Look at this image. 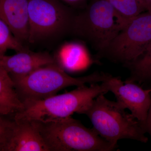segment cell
<instances>
[{
    "label": "cell",
    "instance_id": "cell-3",
    "mask_svg": "<svg viewBox=\"0 0 151 151\" xmlns=\"http://www.w3.org/2000/svg\"><path fill=\"white\" fill-rule=\"evenodd\" d=\"M32 121L49 151H111L118 147L71 116L51 122Z\"/></svg>",
    "mask_w": 151,
    "mask_h": 151
},
{
    "label": "cell",
    "instance_id": "cell-16",
    "mask_svg": "<svg viewBox=\"0 0 151 151\" xmlns=\"http://www.w3.org/2000/svg\"><path fill=\"white\" fill-rule=\"evenodd\" d=\"M9 50L18 52L27 49L17 40L9 27L0 19V55L5 54Z\"/></svg>",
    "mask_w": 151,
    "mask_h": 151
},
{
    "label": "cell",
    "instance_id": "cell-17",
    "mask_svg": "<svg viewBox=\"0 0 151 151\" xmlns=\"http://www.w3.org/2000/svg\"><path fill=\"white\" fill-rule=\"evenodd\" d=\"M15 125L13 117L0 114V151H7Z\"/></svg>",
    "mask_w": 151,
    "mask_h": 151
},
{
    "label": "cell",
    "instance_id": "cell-11",
    "mask_svg": "<svg viewBox=\"0 0 151 151\" xmlns=\"http://www.w3.org/2000/svg\"><path fill=\"white\" fill-rule=\"evenodd\" d=\"M15 121L7 151H49L34 122L27 120Z\"/></svg>",
    "mask_w": 151,
    "mask_h": 151
},
{
    "label": "cell",
    "instance_id": "cell-22",
    "mask_svg": "<svg viewBox=\"0 0 151 151\" xmlns=\"http://www.w3.org/2000/svg\"><path fill=\"white\" fill-rule=\"evenodd\" d=\"M150 84H151V87H150V88L151 89V81H150Z\"/></svg>",
    "mask_w": 151,
    "mask_h": 151
},
{
    "label": "cell",
    "instance_id": "cell-18",
    "mask_svg": "<svg viewBox=\"0 0 151 151\" xmlns=\"http://www.w3.org/2000/svg\"><path fill=\"white\" fill-rule=\"evenodd\" d=\"M151 103L149 108L147 119L145 124V128L146 133L150 134L151 138Z\"/></svg>",
    "mask_w": 151,
    "mask_h": 151
},
{
    "label": "cell",
    "instance_id": "cell-14",
    "mask_svg": "<svg viewBox=\"0 0 151 151\" xmlns=\"http://www.w3.org/2000/svg\"><path fill=\"white\" fill-rule=\"evenodd\" d=\"M112 6L121 29L130 20L145 12L139 0H106Z\"/></svg>",
    "mask_w": 151,
    "mask_h": 151
},
{
    "label": "cell",
    "instance_id": "cell-7",
    "mask_svg": "<svg viewBox=\"0 0 151 151\" xmlns=\"http://www.w3.org/2000/svg\"><path fill=\"white\" fill-rule=\"evenodd\" d=\"M151 42V12L132 19L99 56L127 65L142 54Z\"/></svg>",
    "mask_w": 151,
    "mask_h": 151
},
{
    "label": "cell",
    "instance_id": "cell-9",
    "mask_svg": "<svg viewBox=\"0 0 151 151\" xmlns=\"http://www.w3.org/2000/svg\"><path fill=\"white\" fill-rule=\"evenodd\" d=\"M56 62L48 52H34L28 49L12 55H0V63L11 78L27 75L40 68Z\"/></svg>",
    "mask_w": 151,
    "mask_h": 151
},
{
    "label": "cell",
    "instance_id": "cell-13",
    "mask_svg": "<svg viewBox=\"0 0 151 151\" xmlns=\"http://www.w3.org/2000/svg\"><path fill=\"white\" fill-rule=\"evenodd\" d=\"M22 108L13 81L5 70L0 71V114L14 117Z\"/></svg>",
    "mask_w": 151,
    "mask_h": 151
},
{
    "label": "cell",
    "instance_id": "cell-21",
    "mask_svg": "<svg viewBox=\"0 0 151 151\" xmlns=\"http://www.w3.org/2000/svg\"><path fill=\"white\" fill-rule=\"evenodd\" d=\"M3 70H5L3 68L2 66L1 65V63H0V71H2Z\"/></svg>",
    "mask_w": 151,
    "mask_h": 151
},
{
    "label": "cell",
    "instance_id": "cell-10",
    "mask_svg": "<svg viewBox=\"0 0 151 151\" xmlns=\"http://www.w3.org/2000/svg\"><path fill=\"white\" fill-rule=\"evenodd\" d=\"M29 1L0 0V19L24 46L28 43L29 35Z\"/></svg>",
    "mask_w": 151,
    "mask_h": 151
},
{
    "label": "cell",
    "instance_id": "cell-6",
    "mask_svg": "<svg viewBox=\"0 0 151 151\" xmlns=\"http://www.w3.org/2000/svg\"><path fill=\"white\" fill-rule=\"evenodd\" d=\"M75 14L59 0H29L28 43L54 40L70 34Z\"/></svg>",
    "mask_w": 151,
    "mask_h": 151
},
{
    "label": "cell",
    "instance_id": "cell-15",
    "mask_svg": "<svg viewBox=\"0 0 151 151\" xmlns=\"http://www.w3.org/2000/svg\"><path fill=\"white\" fill-rule=\"evenodd\" d=\"M131 75L126 81L144 83L151 81V42L142 54L127 64Z\"/></svg>",
    "mask_w": 151,
    "mask_h": 151
},
{
    "label": "cell",
    "instance_id": "cell-8",
    "mask_svg": "<svg viewBox=\"0 0 151 151\" xmlns=\"http://www.w3.org/2000/svg\"><path fill=\"white\" fill-rule=\"evenodd\" d=\"M109 91L113 92L117 102L124 109H128L132 116L145 127L151 103V89H145L133 81H122L111 76L106 80Z\"/></svg>",
    "mask_w": 151,
    "mask_h": 151
},
{
    "label": "cell",
    "instance_id": "cell-4",
    "mask_svg": "<svg viewBox=\"0 0 151 151\" xmlns=\"http://www.w3.org/2000/svg\"><path fill=\"white\" fill-rule=\"evenodd\" d=\"M111 76L94 72L83 77H72L57 63L42 66L24 76L11 78L22 102L27 100H39L55 95L68 86H79L103 82Z\"/></svg>",
    "mask_w": 151,
    "mask_h": 151
},
{
    "label": "cell",
    "instance_id": "cell-12",
    "mask_svg": "<svg viewBox=\"0 0 151 151\" xmlns=\"http://www.w3.org/2000/svg\"><path fill=\"white\" fill-rule=\"evenodd\" d=\"M90 61L85 47L77 42L63 45L57 56V62L64 70H81L89 65Z\"/></svg>",
    "mask_w": 151,
    "mask_h": 151
},
{
    "label": "cell",
    "instance_id": "cell-19",
    "mask_svg": "<svg viewBox=\"0 0 151 151\" xmlns=\"http://www.w3.org/2000/svg\"><path fill=\"white\" fill-rule=\"evenodd\" d=\"M146 11L151 12V0H139Z\"/></svg>",
    "mask_w": 151,
    "mask_h": 151
},
{
    "label": "cell",
    "instance_id": "cell-2",
    "mask_svg": "<svg viewBox=\"0 0 151 151\" xmlns=\"http://www.w3.org/2000/svg\"><path fill=\"white\" fill-rule=\"evenodd\" d=\"M100 94L93 100L84 114L86 115L97 134L114 145L121 139H132L147 143L145 127L117 102Z\"/></svg>",
    "mask_w": 151,
    "mask_h": 151
},
{
    "label": "cell",
    "instance_id": "cell-5",
    "mask_svg": "<svg viewBox=\"0 0 151 151\" xmlns=\"http://www.w3.org/2000/svg\"><path fill=\"white\" fill-rule=\"evenodd\" d=\"M121 30L110 3L94 0L84 10L75 14L70 33L87 42L100 54Z\"/></svg>",
    "mask_w": 151,
    "mask_h": 151
},
{
    "label": "cell",
    "instance_id": "cell-20",
    "mask_svg": "<svg viewBox=\"0 0 151 151\" xmlns=\"http://www.w3.org/2000/svg\"><path fill=\"white\" fill-rule=\"evenodd\" d=\"M62 1L71 5H77L83 2L85 0H62Z\"/></svg>",
    "mask_w": 151,
    "mask_h": 151
},
{
    "label": "cell",
    "instance_id": "cell-1",
    "mask_svg": "<svg viewBox=\"0 0 151 151\" xmlns=\"http://www.w3.org/2000/svg\"><path fill=\"white\" fill-rule=\"evenodd\" d=\"M109 92L106 81L77 86L64 94L39 100L22 102L23 108L14 116L15 120L41 122L57 121L70 117L76 113L84 114L93 100L101 94Z\"/></svg>",
    "mask_w": 151,
    "mask_h": 151
}]
</instances>
